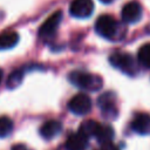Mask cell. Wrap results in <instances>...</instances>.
Instances as JSON below:
<instances>
[{"instance_id": "obj_3", "label": "cell", "mask_w": 150, "mask_h": 150, "mask_svg": "<svg viewBox=\"0 0 150 150\" xmlns=\"http://www.w3.org/2000/svg\"><path fill=\"white\" fill-rule=\"evenodd\" d=\"M112 67L120 69L121 71L128 75H135L137 71V66L135 59L125 53H114L110 55L109 59Z\"/></svg>"}, {"instance_id": "obj_12", "label": "cell", "mask_w": 150, "mask_h": 150, "mask_svg": "<svg viewBox=\"0 0 150 150\" xmlns=\"http://www.w3.org/2000/svg\"><path fill=\"white\" fill-rule=\"evenodd\" d=\"M19 42V34L16 32H4L0 34V50H7L16 46Z\"/></svg>"}, {"instance_id": "obj_7", "label": "cell", "mask_w": 150, "mask_h": 150, "mask_svg": "<svg viewBox=\"0 0 150 150\" xmlns=\"http://www.w3.org/2000/svg\"><path fill=\"white\" fill-rule=\"evenodd\" d=\"M121 15L125 23H136L142 18V7L138 2L130 1L123 6Z\"/></svg>"}, {"instance_id": "obj_11", "label": "cell", "mask_w": 150, "mask_h": 150, "mask_svg": "<svg viewBox=\"0 0 150 150\" xmlns=\"http://www.w3.org/2000/svg\"><path fill=\"white\" fill-rule=\"evenodd\" d=\"M62 130V124L56 120H49L45 122L40 128V135L45 139H52L56 137Z\"/></svg>"}, {"instance_id": "obj_13", "label": "cell", "mask_w": 150, "mask_h": 150, "mask_svg": "<svg viewBox=\"0 0 150 150\" xmlns=\"http://www.w3.org/2000/svg\"><path fill=\"white\" fill-rule=\"evenodd\" d=\"M100 125H101V124H100L98 122L94 121V120H86V121H83V122L81 123L79 131H81V132H82L83 135H86L88 138L91 137V136L95 137V135H96V132H97Z\"/></svg>"}, {"instance_id": "obj_4", "label": "cell", "mask_w": 150, "mask_h": 150, "mask_svg": "<svg viewBox=\"0 0 150 150\" xmlns=\"http://www.w3.org/2000/svg\"><path fill=\"white\" fill-rule=\"evenodd\" d=\"M68 109L69 111L79 116L87 115L91 109V100L86 94H82V93L76 94L68 102Z\"/></svg>"}, {"instance_id": "obj_8", "label": "cell", "mask_w": 150, "mask_h": 150, "mask_svg": "<svg viewBox=\"0 0 150 150\" xmlns=\"http://www.w3.org/2000/svg\"><path fill=\"white\" fill-rule=\"evenodd\" d=\"M130 127L139 135H150V115L148 112H137L134 116Z\"/></svg>"}, {"instance_id": "obj_19", "label": "cell", "mask_w": 150, "mask_h": 150, "mask_svg": "<svg viewBox=\"0 0 150 150\" xmlns=\"http://www.w3.org/2000/svg\"><path fill=\"white\" fill-rule=\"evenodd\" d=\"M12 150H29L25 144H21V143H18L15 145L12 146Z\"/></svg>"}, {"instance_id": "obj_2", "label": "cell", "mask_w": 150, "mask_h": 150, "mask_svg": "<svg viewBox=\"0 0 150 150\" xmlns=\"http://www.w3.org/2000/svg\"><path fill=\"white\" fill-rule=\"evenodd\" d=\"M95 30L105 39H114L118 32V22L110 15H101L95 22Z\"/></svg>"}, {"instance_id": "obj_20", "label": "cell", "mask_w": 150, "mask_h": 150, "mask_svg": "<svg viewBox=\"0 0 150 150\" xmlns=\"http://www.w3.org/2000/svg\"><path fill=\"white\" fill-rule=\"evenodd\" d=\"M101 2H103V4H110L112 0H100Z\"/></svg>"}, {"instance_id": "obj_10", "label": "cell", "mask_w": 150, "mask_h": 150, "mask_svg": "<svg viewBox=\"0 0 150 150\" xmlns=\"http://www.w3.org/2000/svg\"><path fill=\"white\" fill-rule=\"evenodd\" d=\"M88 144V137L81 131L73 132L66 141V150H84Z\"/></svg>"}, {"instance_id": "obj_16", "label": "cell", "mask_w": 150, "mask_h": 150, "mask_svg": "<svg viewBox=\"0 0 150 150\" xmlns=\"http://www.w3.org/2000/svg\"><path fill=\"white\" fill-rule=\"evenodd\" d=\"M13 130V121L7 116L0 117V138L7 137Z\"/></svg>"}, {"instance_id": "obj_14", "label": "cell", "mask_w": 150, "mask_h": 150, "mask_svg": "<svg viewBox=\"0 0 150 150\" xmlns=\"http://www.w3.org/2000/svg\"><path fill=\"white\" fill-rule=\"evenodd\" d=\"M96 139L98 142H101L102 144H107V143H110L111 139L114 138V129L109 125H103L101 124L96 135H95Z\"/></svg>"}, {"instance_id": "obj_1", "label": "cell", "mask_w": 150, "mask_h": 150, "mask_svg": "<svg viewBox=\"0 0 150 150\" xmlns=\"http://www.w3.org/2000/svg\"><path fill=\"white\" fill-rule=\"evenodd\" d=\"M69 81L77 88L84 89V90H90V91H96L102 88L103 81L102 77L95 74H90L87 71H73L68 76Z\"/></svg>"}, {"instance_id": "obj_15", "label": "cell", "mask_w": 150, "mask_h": 150, "mask_svg": "<svg viewBox=\"0 0 150 150\" xmlns=\"http://www.w3.org/2000/svg\"><path fill=\"white\" fill-rule=\"evenodd\" d=\"M137 60H138V62L143 67L150 69V42L143 45L138 49V52H137Z\"/></svg>"}, {"instance_id": "obj_18", "label": "cell", "mask_w": 150, "mask_h": 150, "mask_svg": "<svg viewBox=\"0 0 150 150\" xmlns=\"http://www.w3.org/2000/svg\"><path fill=\"white\" fill-rule=\"evenodd\" d=\"M102 150H120V149L117 146H115L114 144H111V143H107V144H103Z\"/></svg>"}, {"instance_id": "obj_9", "label": "cell", "mask_w": 150, "mask_h": 150, "mask_svg": "<svg viewBox=\"0 0 150 150\" xmlns=\"http://www.w3.org/2000/svg\"><path fill=\"white\" fill-rule=\"evenodd\" d=\"M97 104L100 105L102 112L108 117H114L117 115V108L115 103V96L112 93H104L100 96Z\"/></svg>"}, {"instance_id": "obj_5", "label": "cell", "mask_w": 150, "mask_h": 150, "mask_svg": "<svg viewBox=\"0 0 150 150\" xmlns=\"http://www.w3.org/2000/svg\"><path fill=\"white\" fill-rule=\"evenodd\" d=\"M94 12L93 0H73L69 6V13L77 19L89 18Z\"/></svg>"}, {"instance_id": "obj_21", "label": "cell", "mask_w": 150, "mask_h": 150, "mask_svg": "<svg viewBox=\"0 0 150 150\" xmlns=\"http://www.w3.org/2000/svg\"><path fill=\"white\" fill-rule=\"evenodd\" d=\"M2 76H4V74H2V70L0 69V82L2 81Z\"/></svg>"}, {"instance_id": "obj_6", "label": "cell", "mask_w": 150, "mask_h": 150, "mask_svg": "<svg viewBox=\"0 0 150 150\" xmlns=\"http://www.w3.org/2000/svg\"><path fill=\"white\" fill-rule=\"evenodd\" d=\"M62 20V12H54L39 28V35L42 38H52L59 28V25Z\"/></svg>"}, {"instance_id": "obj_17", "label": "cell", "mask_w": 150, "mask_h": 150, "mask_svg": "<svg viewBox=\"0 0 150 150\" xmlns=\"http://www.w3.org/2000/svg\"><path fill=\"white\" fill-rule=\"evenodd\" d=\"M22 77H23V73H22L21 70H15V71H13V73L8 76V79H7V87L11 88V89L16 88V87L21 83Z\"/></svg>"}]
</instances>
